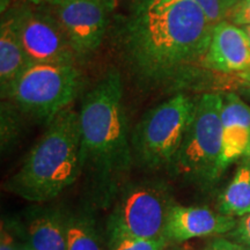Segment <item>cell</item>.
I'll return each mask as SVG.
<instances>
[{
    "mask_svg": "<svg viewBox=\"0 0 250 250\" xmlns=\"http://www.w3.org/2000/svg\"><path fill=\"white\" fill-rule=\"evenodd\" d=\"M241 28L246 31V34L248 35V37L250 39V26H245V27H241Z\"/></svg>",
    "mask_w": 250,
    "mask_h": 250,
    "instance_id": "27",
    "label": "cell"
},
{
    "mask_svg": "<svg viewBox=\"0 0 250 250\" xmlns=\"http://www.w3.org/2000/svg\"><path fill=\"white\" fill-rule=\"evenodd\" d=\"M237 219L214 212L202 206L173 205L165 226V240L168 245H181L196 237L229 234Z\"/></svg>",
    "mask_w": 250,
    "mask_h": 250,
    "instance_id": "10",
    "label": "cell"
},
{
    "mask_svg": "<svg viewBox=\"0 0 250 250\" xmlns=\"http://www.w3.org/2000/svg\"><path fill=\"white\" fill-rule=\"evenodd\" d=\"M223 104L219 93H204L196 99L191 121L169 167L175 176L199 186H211L220 179Z\"/></svg>",
    "mask_w": 250,
    "mask_h": 250,
    "instance_id": "6",
    "label": "cell"
},
{
    "mask_svg": "<svg viewBox=\"0 0 250 250\" xmlns=\"http://www.w3.org/2000/svg\"><path fill=\"white\" fill-rule=\"evenodd\" d=\"M66 250H104L98 224L88 210L66 213Z\"/></svg>",
    "mask_w": 250,
    "mask_h": 250,
    "instance_id": "16",
    "label": "cell"
},
{
    "mask_svg": "<svg viewBox=\"0 0 250 250\" xmlns=\"http://www.w3.org/2000/svg\"><path fill=\"white\" fill-rule=\"evenodd\" d=\"M65 0H1V12L7 9L11 5L14 4H28L34 6H42V7H54Z\"/></svg>",
    "mask_w": 250,
    "mask_h": 250,
    "instance_id": "24",
    "label": "cell"
},
{
    "mask_svg": "<svg viewBox=\"0 0 250 250\" xmlns=\"http://www.w3.org/2000/svg\"><path fill=\"white\" fill-rule=\"evenodd\" d=\"M174 204L169 187L164 181H137L122 187L109 220L133 236L166 241V221Z\"/></svg>",
    "mask_w": 250,
    "mask_h": 250,
    "instance_id": "7",
    "label": "cell"
},
{
    "mask_svg": "<svg viewBox=\"0 0 250 250\" xmlns=\"http://www.w3.org/2000/svg\"><path fill=\"white\" fill-rule=\"evenodd\" d=\"M166 250H184V249L179 247V245H169L167 248H166Z\"/></svg>",
    "mask_w": 250,
    "mask_h": 250,
    "instance_id": "26",
    "label": "cell"
},
{
    "mask_svg": "<svg viewBox=\"0 0 250 250\" xmlns=\"http://www.w3.org/2000/svg\"><path fill=\"white\" fill-rule=\"evenodd\" d=\"M23 114L13 102L1 100L0 104V146L2 154L14 147L22 131Z\"/></svg>",
    "mask_w": 250,
    "mask_h": 250,
    "instance_id": "17",
    "label": "cell"
},
{
    "mask_svg": "<svg viewBox=\"0 0 250 250\" xmlns=\"http://www.w3.org/2000/svg\"><path fill=\"white\" fill-rule=\"evenodd\" d=\"M247 92H248V94H249V96H250V88H248V89H247Z\"/></svg>",
    "mask_w": 250,
    "mask_h": 250,
    "instance_id": "28",
    "label": "cell"
},
{
    "mask_svg": "<svg viewBox=\"0 0 250 250\" xmlns=\"http://www.w3.org/2000/svg\"><path fill=\"white\" fill-rule=\"evenodd\" d=\"M30 65L8 9L0 22V90H5Z\"/></svg>",
    "mask_w": 250,
    "mask_h": 250,
    "instance_id": "13",
    "label": "cell"
},
{
    "mask_svg": "<svg viewBox=\"0 0 250 250\" xmlns=\"http://www.w3.org/2000/svg\"><path fill=\"white\" fill-rule=\"evenodd\" d=\"M205 67L214 73L237 77L250 71V39L241 27L228 20L213 28Z\"/></svg>",
    "mask_w": 250,
    "mask_h": 250,
    "instance_id": "11",
    "label": "cell"
},
{
    "mask_svg": "<svg viewBox=\"0 0 250 250\" xmlns=\"http://www.w3.org/2000/svg\"><path fill=\"white\" fill-rule=\"evenodd\" d=\"M79 125L81 169L94 202L105 208L118 195L134 164L123 80L116 68L105 72L83 95Z\"/></svg>",
    "mask_w": 250,
    "mask_h": 250,
    "instance_id": "2",
    "label": "cell"
},
{
    "mask_svg": "<svg viewBox=\"0 0 250 250\" xmlns=\"http://www.w3.org/2000/svg\"><path fill=\"white\" fill-rule=\"evenodd\" d=\"M219 212L234 218L250 213V155L241 159L232 181L220 195Z\"/></svg>",
    "mask_w": 250,
    "mask_h": 250,
    "instance_id": "15",
    "label": "cell"
},
{
    "mask_svg": "<svg viewBox=\"0 0 250 250\" xmlns=\"http://www.w3.org/2000/svg\"><path fill=\"white\" fill-rule=\"evenodd\" d=\"M203 9L208 20L214 24L228 20L240 0H191Z\"/></svg>",
    "mask_w": 250,
    "mask_h": 250,
    "instance_id": "19",
    "label": "cell"
},
{
    "mask_svg": "<svg viewBox=\"0 0 250 250\" xmlns=\"http://www.w3.org/2000/svg\"><path fill=\"white\" fill-rule=\"evenodd\" d=\"M81 88V73L71 62H34L1 92L26 116L48 125L74 101Z\"/></svg>",
    "mask_w": 250,
    "mask_h": 250,
    "instance_id": "5",
    "label": "cell"
},
{
    "mask_svg": "<svg viewBox=\"0 0 250 250\" xmlns=\"http://www.w3.org/2000/svg\"><path fill=\"white\" fill-rule=\"evenodd\" d=\"M228 21L237 27L250 26V0H240L230 13Z\"/></svg>",
    "mask_w": 250,
    "mask_h": 250,
    "instance_id": "21",
    "label": "cell"
},
{
    "mask_svg": "<svg viewBox=\"0 0 250 250\" xmlns=\"http://www.w3.org/2000/svg\"><path fill=\"white\" fill-rule=\"evenodd\" d=\"M214 26L191 0H138L118 34L122 58L143 89L199 87L214 73L205 67Z\"/></svg>",
    "mask_w": 250,
    "mask_h": 250,
    "instance_id": "1",
    "label": "cell"
},
{
    "mask_svg": "<svg viewBox=\"0 0 250 250\" xmlns=\"http://www.w3.org/2000/svg\"><path fill=\"white\" fill-rule=\"evenodd\" d=\"M17 250H33V249L30 248V246L28 245V242L26 241V240H19Z\"/></svg>",
    "mask_w": 250,
    "mask_h": 250,
    "instance_id": "25",
    "label": "cell"
},
{
    "mask_svg": "<svg viewBox=\"0 0 250 250\" xmlns=\"http://www.w3.org/2000/svg\"><path fill=\"white\" fill-rule=\"evenodd\" d=\"M116 0H65L48 7L70 41L78 62H87L101 46Z\"/></svg>",
    "mask_w": 250,
    "mask_h": 250,
    "instance_id": "9",
    "label": "cell"
},
{
    "mask_svg": "<svg viewBox=\"0 0 250 250\" xmlns=\"http://www.w3.org/2000/svg\"><path fill=\"white\" fill-rule=\"evenodd\" d=\"M196 99L175 93L148 109L131 133L133 161L148 170L169 169L191 121Z\"/></svg>",
    "mask_w": 250,
    "mask_h": 250,
    "instance_id": "4",
    "label": "cell"
},
{
    "mask_svg": "<svg viewBox=\"0 0 250 250\" xmlns=\"http://www.w3.org/2000/svg\"><path fill=\"white\" fill-rule=\"evenodd\" d=\"M7 9L30 64H78L66 33L51 9L28 4H14Z\"/></svg>",
    "mask_w": 250,
    "mask_h": 250,
    "instance_id": "8",
    "label": "cell"
},
{
    "mask_svg": "<svg viewBox=\"0 0 250 250\" xmlns=\"http://www.w3.org/2000/svg\"><path fill=\"white\" fill-rule=\"evenodd\" d=\"M250 155V105L239 95L228 93L221 110V156L219 174Z\"/></svg>",
    "mask_w": 250,
    "mask_h": 250,
    "instance_id": "12",
    "label": "cell"
},
{
    "mask_svg": "<svg viewBox=\"0 0 250 250\" xmlns=\"http://www.w3.org/2000/svg\"><path fill=\"white\" fill-rule=\"evenodd\" d=\"M205 250H211V249H210V248H208H208H206Z\"/></svg>",
    "mask_w": 250,
    "mask_h": 250,
    "instance_id": "29",
    "label": "cell"
},
{
    "mask_svg": "<svg viewBox=\"0 0 250 250\" xmlns=\"http://www.w3.org/2000/svg\"><path fill=\"white\" fill-rule=\"evenodd\" d=\"M81 175L79 111L68 107L48 124L5 188L24 201L46 203L62 195Z\"/></svg>",
    "mask_w": 250,
    "mask_h": 250,
    "instance_id": "3",
    "label": "cell"
},
{
    "mask_svg": "<svg viewBox=\"0 0 250 250\" xmlns=\"http://www.w3.org/2000/svg\"><path fill=\"white\" fill-rule=\"evenodd\" d=\"M26 241L33 250H66V213L42 210L28 221Z\"/></svg>",
    "mask_w": 250,
    "mask_h": 250,
    "instance_id": "14",
    "label": "cell"
},
{
    "mask_svg": "<svg viewBox=\"0 0 250 250\" xmlns=\"http://www.w3.org/2000/svg\"><path fill=\"white\" fill-rule=\"evenodd\" d=\"M230 239L250 249V213L237 219V224L229 233Z\"/></svg>",
    "mask_w": 250,
    "mask_h": 250,
    "instance_id": "20",
    "label": "cell"
},
{
    "mask_svg": "<svg viewBox=\"0 0 250 250\" xmlns=\"http://www.w3.org/2000/svg\"><path fill=\"white\" fill-rule=\"evenodd\" d=\"M208 248L211 250H250L241 243L227 237H214L208 245Z\"/></svg>",
    "mask_w": 250,
    "mask_h": 250,
    "instance_id": "23",
    "label": "cell"
},
{
    "mask_svg": "<svg viewBox=\"0 0 250 250\" xmlns=\"http://www.w3.org/2000/svg\"><path fill=\"white\" fill-rule=\"evenodd\" d=\"M168 246L169 245L166 241H152L131 235L114 221L108 220V250H166Z\"/></svg>",
    "mask_w": 250,
    "mask_h": 250,
    "instance_id": "18",
    "label": "cell"
},
{
    "mask_svg": "<svg viewBox=\"0 0 250 250\" xmlns=\"http://www.w3.org/2000/svg\"><path fill=\"white\" fill-rule=\"evenodd\" d=\"M18 241L19 240L15 237L13 229H11L8 225L2 221L1 232H0V250H17Z\"/></svg>",
    "mask_w": 250,
    "mask_h": 250,
    "instance_id": "22",
    "label": "cell"
}]
</instances>
